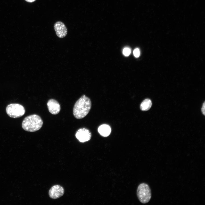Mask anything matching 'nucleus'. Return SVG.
<instances>
[{
	"label": "nucleus",
	"instance_id": "1",
	"mask_svg": "<svg viewBox=\"0 0 205 205\" xmlns=\"http://www.w3.org/2000/svg\"><path fill=\"white\" fill-rule=\"evenodd\" d=\"M91 102L89 98L83 95L75 102L73 109V114L75 118L81 119L85 117L90 111Z\"/></svg>",
	"mask_w": 205,
	"mask_h": 205
},
{
	"label": "nucleus",
	"instance_id": "2",
	"mask_svg": "<svg viewBox=\"0 0 205 205\" xmlns=\"http://www.w3.org/2000/svg\"><path fill=\"white\" fill-rule=\"evenodd\" d=\"M43 120L39 115L33 114L26 117L22 121V126L25 131L34 132L39 130L42 127Z\"/></svg>",
	"mask_w": 205,
	"mask_h": 205
},
{
	"label": "nucleus",
	"instance_id": "3",
	"mask_svg": "<svg viewBox=\"0 0 205 205\" xmlns=\"http://www.w3.org/2000/svg\"><path fill=\"white\" fill-rule=\"evenodd\" d=\"M136 194L139 200L143 204L148 202L151 197L150 187L147 184L145 183H141L138 185Z\"/></svg>",
	"mask_w": 205,
	"mask_h": 205
},
{
	"label": "nucleus",
	"instance_id": "4",
	"mask_svg": "<svg viewBox=\"0 0 205 205\" xmlns=\"http://www.w3.org/2000/svg\"><path fill=\"white\" fill-rule=\"evenodd\" d=\"M7 115L10 117L17 118L21 117L25 113V110L21 105L18 103H12L8 105L6 109Z\"/></svg>",
	"mask_w": 205,
	"mask_h": 205
},
{
	"label": "nucleus",
	"instance_id": "5",
	"mask_svg": "<svg viewBox=\"0 0 205 205\" xmlns=\"http://www.w3.org/2000/svg\"><path fill=\"white\" fill-rule=\"evenodd\" d=\"M75 136L80 142H84L90 140L91 137V134L89 130L83 128L78 130Z\"/></svg>",
	"mask_w": 205,
	"mask_h": 205
},
{
	"label": "nucleus",
	"instance_id": "6",
	"mask_svg": "<svg viewBox=\"0 0 205 205\" xmlns=\"http://www.w3.org/2000/svg\"><path fill=\"white\" fill-rule=\"evenodd\" d=\"M64 193V190L63 187L59 185L53 186L49 191L50 197L53 199H56L62 196Z\"/></svg>",
	"mask_w": 205,
	"mask_h": 205
},
{
	"label": "nucleus",
	"instance_id": "7",
	"mask_svg": "<svg viewBox=\"0 0 205 205\" xmlns=\"http://www.w3.org/2000/svg\"><path fill=\"white\" fill-rule=\"evenodd\" d=\"M54 28L56 34L58 37L62 38L66 36L67 29L63 22L60 21L56 22L54 24Z\"/></svg>",
	"mask_w": 205,
	"mask_h": 205
},
{
	"label": "nucleus",
	"instance_id": "8",
	"mask_svg": "<svg viewBox=\"0 0 205 205\" xmlns=\"http://www.w3.org/2000/svg\"><path fill=\"white\" fill-rule=\"evenodd\" d=\"M47 106L49 111L52 114H57L60 111V104L57 101L54 99H49L47 102Z\"/></svg>",
	"mask_w": 205,
	"mask_h": 205
},
{
	"label": "nucleus",
	"instance_id": "9",
	"mask_svg": "<svg viewBox=\"0 0 205 205\" xmlns=\"http://www.w3.org/2000/svg\"><path fill=\"white\" fill-rule=\"evenodd\" d=\"M111 131L110 126L107 124H102L98 128V131L100 134L104 137L108 136Z\"/></svg>",
	"mask_w": 205,
	"mask_h": 205
},
{
	"label": "nucleus",
	"instance_id": "10",
	"mask_svg": "<svg viewBox=\"0 0 205 205\" xmlns=\"http://www.w3.org/2000/svg\"><path fill=\"white\" fill-rule=\"evenodd\" d=\"M152 104V102L150 99H145L141 102L140 106V109L143 111H147L150 108Z\"/></svg>",
	"mask_w": 205,
	"mask_h": 205
},
{
	"label": "nucleus",
	"instance_id": "11",
	"mask_svg": "<svg viewBox=\"0 0 205 205\" xmlns=\"http://www.w3.org/2000/svg\"><path fill=\"white\" fill-rule=\"evenodd\" d=\"M131 53V50L128 48H124L123 51V53L124 55L126 56H128Z\"/></svg>",
	"mask_w": 205,
	"mask_h": 205
},
{
	"label": "nucleus",
	"instance_id": "12",
	"mask_svg": "<svg viewBox=\"0 0 205 205\" xmlns=\"http://www.w3.org/2000/svg\"><path fill=\"white\" fill-rule=\"evenodd\" d=\"M133 54L135 57H138L140 55V51L139 49L138 48L135 49L134 51Z\"/></svg>",
	"mask_w": 205,
	"mask_h": 205
},
{
	"label": "nucleus",
	"instance_id": "13",
	"mask_svg": "<svg viewBox=\"0 0 205 205\" xmlns=\"http://www.w3.org/2000/svg\"><path fill=\"white\" fill-rule=\"evenodd\" d=\"M205 102H204L202 106V107L201 108V111L202 114L205 115Z\"/></svg>",
	"mask_w": 205,
	"mask_h": 205
},
{
	"label": "nucleus",
	"instance_id": "14",
	"mask_svg": "<svg viewBox=\"0 0 205 205\" xmlns=\"http://www.w3.org/2000/svg\"><path fill=\"white\" fill-rule=\"evenodd\" d=\"M27 2H30L32 3L33 2L35 1L36 0H25Z\"/></svg>",
	"mask_w": 205,
	"mask_h": 205
}]
</instances>
